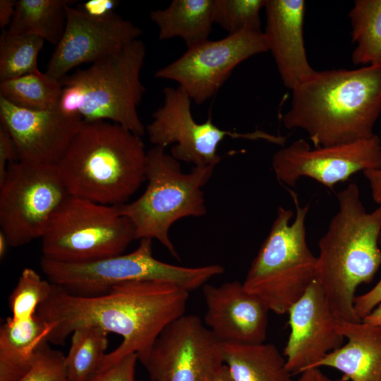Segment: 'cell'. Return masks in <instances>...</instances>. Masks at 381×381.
Returning a JSON list of instances; mask_svg holds the SVG:
<instances>
[{
  "mask_svg": "<svg viewBox=\"0 0 381 381\" xmlns=\"http://www.w3.org/2000/svg\"><path fill=\"white\" fill-rule=\"evenodd\" d=\"M188 297L183 289L154 281L122 283L93 296L74 295L53 284L37 315L52 325L48 341L55 345L87 326L121 336V343L106 353L99 370L128 354L145 355L161 332L184 315Z\"/></svg>",
  "mask_w": 381,
  "mask_h": 381,
  "instance_id": "cell-1",
  "label": "cell"
},
{
  "mask_svg": "<svg viewBox=\"0 0 381 381\" xmlns=\"http://www.w3.org/2000/svg\"><path fill=\"white\" fill-rule=\"evenodd\" d=\"M291 91L283 123L288 129L303 130L314 147L375 135L381 113V66L315 71Z\"/></svg>",
  "mask_w": 381,
  "mask_h": 381,
  "instance_id": "cell-2",
  "label": "cell"
},
{
  "mask_svg": "<svg viewBox=\"0 0 381 381\" xmlns=\"http://www.w3.org/2000/svg\"><path fill=\"white\" fill-rule=\"evenodd\" d=\"M337 198L338 210L318 243L315 279L339 320L358 322L356 289L370 283L381 266V205L367 212L355 183Z\"/></svg>",
  "mask_w": 381,
  "mask_h": 381,
  "instance_id": "cell-3",
  "label": "cell"
},
{
  "mask_svg": "<svg viewBox=\"0 0 381 381\" xmlns=\"http://www.w3.org/2000/svg\"><path fill=\"white\" fill-rule=\"evenodd\" d=\"M141 137L109 121L84 122L56 165L69 195L120 206L146 181Z\"/></svg>",
  "mask_w": 381,
  "mask_h": 381,
  "instance_id": "cell-4",
  "label": "cell"
},
{
  "mask_svg": "<svg viewBox=\"0 0 381 381\" xmlns=\"http://www.w3.org/2000/svg\"><path fill=\"white\" fill-rule=\"evenodd\" d=\"M145 56L146 46L138 39L66 75L59 80L63 90L59 108L84 122L109 121L141 137L145 127L138 107L145 92L140 80Z\"/></svg>",
  "mask_w": 381,
  "mask_h": 381,
  "instance_id": "cell-5",
  "label": "cell"
},
{
  "mask_svg": "<svg viewBox=\"0 0 381 381\" xmlns=\"http://www.w3.org/2000/svg\"><path fill=\"white\" fill-rule=\"evenodd\" d=\"M215 167H194L188 173L166 148L154 146L147 151L146 188L136 200L118 206L131 222L135 240L156 239L177 260L179 255L169 237L171 226L183 218L207 213L202 188Z\"/></svg>",
  "mask_w": 381,
  "mask_h": 381,
  "instance_id": "cell-6",
  "label": "cell"
},
{
  "mask_svg": "<svg viewBox=\"0 0 381 381\" xmlns=\"http://www.w3.org/2000/svg\"><path fill=\"white\" fill-rule=\"evenodd\" d=\"M289 193L296 214L279 207L270 232L262 242L243 282L260 297L270 310L283 315L315 279L317 257L306 239V219L309 206H301L297 195Z\"/></svg>",
  "mask_w": 381,
  "mask_h": 381,
  "instance_id": "cell-7",
  "label": "cell"
},
{
  "mask_svg": "<svg viewBox=\"0 0 381 381\" xmlns=\"http://www.w3.org/2000/svg\"><path fill=\"white\" fill-rule=\"evenodd\" d=\"M40 267L52 284L80 296L102 294L114 286L133 281L165 282L190 292L224 272L218 264L184 267L160 261L153 256L152 240L146 238L127 254L78 263L42 258Z\"/></svg>",
  "mask_w": 381,
  "mask_h": 381,
  "instance_id": "cell-8",
  "label": "cell"
},
{
  "mask_svg": "<svg viewBox=\"0 0 381 381\" xmlns=\"http://www.w3.org/2000/svg\"><path fill=\"white\" fill-rule=\"evenodd\" d=\"M41 239L42 258L78 263L123 254L135 236L133 224L118 206L68 195Z\"/></svg>",
  "mask_w": 381,
  "mask_h": 381,
  "instance_id": "cell-9",
  "label": "cell"
},
{
  "mask_svg": "<svg viewBox=\"0 0 381 381\" xmlns=\"http://www.w3.org/2000/svg\"><path fill=\"white\" fill-rule=\"evenodd\" d=\"M56 166L17 160L0 181V226L11 247L42 238L68 196Z\"/></svg>",
  "mask_w": 381,
  "mask_h": 381,
  "instance_id": "cell-10",
  "label": "cell"
},
{
  "mask_svg": "<svg viewBox=\"0 0 381 381\" xmlns=\"http://www.w3.org/2000/svg\"><path fill=\"white\" fill-rule=\"evenodd\" d=\"M163 94V104L153 113L145 132L154 146L166 148L174 144L171 155L179 162L195 167H215L221 160L218 147L226 137L282 142V138L261 131L246 133L221 129L211 116L198 123L192 114L191 99L180 87H167Z\"/></svg>",
  "mask_w": 381,
  "mask_h": 381,
  "instance_id": "cell-11",
  "label": "cell"
},
{
  "mask_svg": "<svg viewBox=\"0 0 381 381\" xmlns=\"http://www.w3.org/2000/svg\"><path fill=\"white\" fill-rule=\"evenodd\" d=\"M267 51L263 31L245 30L187 48L155 77L175 81L193 102L201 104L219 91L239 64Z\"/></svg>",
  "mask_w": 381,
  "mask_h": 381,
  "instance_id": "cell-12",
  "label": "cell"
},
{
  "mask_svg": "<svg viewBox=\"0 0 381 381\" xmlns=\"http://www.w3.org/2000/svg\"><path fill=\"white\" fill-rule=\"evenodd\" d=\"M138 361L152 381H207L224 364L221 343L198 316L185 314Z\"/></svg>",
  "mask_w": 381,
  "mask_h": 381,
  "instance_id": "cell-13",
  "label": "cell"
},
{
  "mask_svg": "<svg viewBox=\"0 0 381 381\" xmlns=\"http://www.w3.org/2000/svg\"><path fill=\"white\" fill-rule=\"evenodd\" d=\"M277 179L294 187L302 177L329 189L359 172L381 168V142L377 135L353 143L311 147L304 139L294 140L272 156Z\"/></svg>",
  "mask_w": 381,
  "mask_h": 381,
  "instance_id": "cell-14",
  "label": "cell"
},
{
  "mask_svg": "<svg viewBox=\"0 0 381 381\" xmlns=\"http://www.w3.org/2000/svg\"><path fill=\"white\" fill-rule=\"evenodd\" d=\"M142 34L140 28L114 12L104 18H94L68 6L63 36L45 73L60 80L74 68L114 54L138 40Z\"/></svg>",
  "mask_w": 381,
  "mask_h": 381,
  "instance_id": "cell-15",
  "label": "cell"
},
{
  "mask_svg": "<svg viewBox=\"0 0 381 381\" xmlns=\"http://www.w3.org/2000/svg\"><path fill=\"white\" fill-rule=\"evenodd\" d=\"M0 120L13 140L18 160L56 166L84 121L55 108H24L0 97Z\"/></svg>",
  "mask_w": 381,
  "mask_h": 381,
  "instance_id": "cell-16",
  "label": "cell"
},
{
  "mask_svg": "<svg viewBox=\"0 0 381 381\" xmlns=\"http://www.w3.org/2000/svg\"><path fill=\"white\" fill-rule=\"evenodd\" d=\"M290 334L284 349L292 375L311 368L328 353L342 346L339 319L315 279L289 309Z\"/></svg>",
  "mask_w": 381,
  "mask_h": 381,
  "instance_id": "cell-17",
  "label": "cell"
},
{
  "mask_svg": "<svg viewBox=\"0 0 381 381\" xmlns=\"http://www.w3.org/2000/svg\"><path fill=\"white\" fill-rule=\"evenodd\" d=\"M204 324L220 343L255 344L267 337V304L238 281L219 286L205 284Z\"/></svg>",
  "mask_w": 381,
  "mask_h": 381,
  "instance_id": "cell-18",
  "label": "cell"
},
{
  "mask_svg": "<svg viewBox=\"0 0 381 381\" xmlns=\"http://www.w3.org/2000/svg\"><path fill=\"white\" fill-rule=\"evenodd\" d=\"M265 9L263 33L268 51L283 84L292 90L315 71L308 61L304 44L306 3L303 0H266Z\"/></svg>",
  "mask_w": 381,
  "mask_h": 381,
  "instance_id": "cell-19",
  "label": "cell"
},
{
  "mask_svg": "<svg viewBox=\"0 0 381 381\" xmlns=\"http://www.w3.org/2000/svg\"><path fill=\"white\" fill-rule=\"evenodd\" d=\"M337 327L346 343L311 368H334L344 381H381V327L340 320Z\"/></svg>",
  "mask_w": 381,
  "mask_h": 381,
  "instance_id": "cell-20",
  "label": "cell"
},
{
  "mask_svg": "<svg viewBox=\"0 0 381 381\" xmlns=\"http://www.w3.org/2000/svg\"><path fill=\"white\" fill-rule=\"evenodd\" d=\"M52 325L37 315L31 318H7L0 327V381H18L32 366L47 343Z\"/></svg>",
  "mask_w": 381,
  "mask_h": 381,
  "instance_id": "cell-21",
  "label": "cell"
},
{
  "mask_svg": "<svg viewBox=\"0 0 381 381\" xmlns=\"http://www.w3.org/2000/svg\"><path fill=\"white\" fill-rule=\"evenodd\" d=\"M214 0H174L150 12L160 40L180 37L187 48L208 40L214 20Z\"/></svg>",
  "mask_w": 381,
  "mask_h": 381,
  "instance_id": "cell-22",
  "label": "cell"
},
{
  "mask_svg": "<svg viewBox=\"0 0 381 381\" xmlns=\"http://www.w3.org/2000/svg\"><path fill=\"white\" fill-rule=\"evenodd\" d=\"M221 348L234 381H295L274 344L221 343Z\"/></svg>",
  "mask_w": 381,
  "mask_h": 381,
  "instance_id": "cell-23",
  "label": "cell"
},
{
  "mask_svg": "<svg viewBox=\"0 0 381 381\" xmlns=\"http://www.w3.org/2000/svg\"><path fill=\"white\" fill-rule=\"evenodd\" d=\"M71 0H18L13 20L6 29L16 35L39 37L55 46L61 39L66 8Z\"/></svg>",
  "mask_w": 381,
  "mask_h": 381,
  "instance_id": "cell-24",
  "label": "cell"
},
{
  "mask_svg": "<svg viewBox=\"0 0 381 381\" xmlns=\"http://www.w3.org/2000/svg\"><path fill=\"white\" fill-rule=\"evenodd\" d=\"M351 59L356 65L381 66V0H356L349 11Z\"/></svg>",
  "mask_w": 381,
  "mask_h": 381,
  "instance_id": "cell-25",
  "label": "cell"
},
{
  "mask_svg": "<svg viewBox=\"0 0 381 381\" xmlns=\"http://www.w3.org/2000/svg\"><path fill=\"white\" fill-rule=\"evenodd\" d=\"M108 346V333L95 326L78 328L71 334V346L65 356L71 381H87L98 370Z\"/></svg>",
  "mask_w": 381,
  "mask_h": 381,
  "instance_id": "cell-26",
  "label": "cell"
},
{
  "mask_svg": "<svg viewBox=\"0 0 381 381\" xmlns=\"http://www.w3.org/2000/svg\"><path fill=\"white\" fill-rule=\"evenodd\" d=\"M62 90L59 80L40 71L0 83V97L35 110L56 107Z\"/></svg>",
  "mask_w": 381,
  "mask_h": 381,
  "instance_id": "cell-27",
  "label": "cell"
},
{
  "mask_svg": "<svg viewBox=\"0 0 381 381\" xmlns=\"http://www.w3.org/2000/svg\"><path fill=\"white\" fill-rule=\"evenodd\" d=\"M44 42L37 36L11 34L4 30L0 37L1 82L40 71L38 56Z\"/></svg>",
  "mask_w": 381,
  "mask_h": 381,
  "instance_id": "cell-28",
  "label": "cell"
},
{
  "mask_svg": "<svg viewBox=\"0 0 381 381\" xmlns=\"http://www.w3.org/2000/svg\"><path fill=\"white\" fill-rule=\"evenodd\" d=\"M53 284L43 279L32 268L22 271L18 283L8 297L11 318L22 320L33 318L39 307L49 297Z\"/></svg>",
  "mask_w": 381,
  "mask_h": 381,
  "instance_id": "cell-29",
  "label": "cell"
},
{
  "mask_svg": "<svg viewBox=\"0 0 381 381\" xmlns=\"http://www.w3.org/2000/svg\"><path fill=\"white\" fill-rule=\"evenodd\" d=\"M266 0H214V20L229 35L262 31L260 11Z\"/></svg>",
  "mask_w": 381,
  "mask_h": 381,
  "instance_id": "cell-30",
  "label": "cell"
},
{
  "mask_svg": "<svg viewBox=\"0 0 381 381\" xmlns=\"http://www.w3.org/2000/svg\"><path fill=\"white\" fill-rule=\"evenodd\" d=\"M48 343L40 349L30 368L18 381H71L66 368V356L51 348Z\"/></svg>",
  "mask_w": 381,
  "mask_h": 381,
  "instance_id": "cell-31",
  "label": "cell"
},
{
  "mask_svg": "<svg viewBox=\"0 0 381 381\" xmlns=\"http://www.w3.org/2000/svg\"><path fill=\"white\" fill-rule=\"evenodd\" d=\"M136 353L128 354L109 366L98 370L87 381H135Z\"/></svg>",
  "mask_w": 381,
  "mask_h": 381,
  "instance_id": "cell-32",
  "label": "cell"
},
{
  "mask_svg": "<svg viewBox=\"0 0 381 381\" xmlns=\"http://www.w3.org/2000/svg\"><path fill=\"white\" fill-rule=\"evenodd\" d=\"M380 245L381 246V236ZM380 303H381V279L370 290L355 297L353 307L356 314L362 320Z\"/></svg>",
  "mask_w": 381,
  "mask_h": 381,
  "instance_id": "cell-33",
  "label": "cell"
},
{
  "mask_svg": "<svg viewBox=\"0 0 381 381\" xmlns=\"http://www.w3.org/2000/svg\"><path fill=\"white\" fill-rule=\"evenodd\" d=\"M18 160L16 144L8 131L0 126V181L5 176L8 166Z\"/></svg>",
  "mask_w": 381,
  "mask_h": 381,
  "instance_id": "cell-34",
  "label": "cell"
},
{
  "mask_svg": "<svg viewBox=\"0 0 381 381\" xmlns=\"http://www.w3.org/2000/svg\"><path fill=\"white\" fill-rule=\"evenodd\" d=\"M118 4L116 0H89L78 9L91 17L104 18L114 13Z\"/></svg>",
  "mask_w": 381,
  "mask_h": 381,
  "instance_id": "cell-35",
  "label": "cell"
},
{
  "mask_svg": "<svg viewBox=\"0 0 381 381\" xmlns=\"http://www.w3.org/2000/svg\"><path fill=\"white\" fill-rule=\"evenodd\" d=\"M368 179L374 201L381 205V168L363 172Z\"/></svg>",
  "mask_w": 381,
  "mask_h": 381,
  "instance_id": "cell-36",
  "label": "cell"
},
{
  "mask_svg": "<svg viewBox=\"0 0 381 381\" xmlns=\"http://www.w3.org/2000/svg\"><path fill=\"white\" fill-rule=\"evenodd\" d=\"M16 1L0 0V27L6 30L10 25L16 11Z\"/></svg>",
  "mask_w": 381,
  "mask_h": 381,
  "instance_id": "cell-37",
  "label": "cell"
},
{
  "mask_svg": "<svg viewBox=\"0 0 381 381\" xmlns=\"http://www.w3.org/2000/svg\"><path fill=\"white\" fill-rule=\"evenodd\" d=\"M295 381H344L342 378L332 379L325 375L320 368H310L300 373Z\"/></svg>",
  "mask_w": 381,
  "mask_h": 381,
  "instance_id": "cell-38",
  "label": "cell"
},
{
  "mask_svg": "<svg viewBox=\"0 0 381 381\" xmlns=\"http://www.w3.org/2000/svg\"><path fill=\"white\" fill-rule=\"evenodd\" d=\"M361 321L369 325L381 327V303L365 316Z\"/></svg>",
  "mask_w": 381,
  "mask_h": 381,
  "instance_id": "cell-39",
  "label": "cell"
},
{
  "mask_svg": "<svg viewBox=\"0 0 381 381\" xmlns=\"http://www.w3.org/2000/svg\"><path fill=\"white\" fill-rule=\"evenodd\" d=\"M207 381H234V380L227 366L223 364Z\"/></svg>",
  "mask_w": 381,
  "mask_h": 381,
  "instance_id": "cell-40",
  "label": "cell"
},
{
  "mask_svg": "<svg viewBox=\"0 0 381 381\" xmlns=\"http://www.w3.org/2000/svg\"><path fill=\"white\" fill-rule=\"evenodd\" d=\"M10 246L8 241L4 233L0 231V258H4L6 254L8 248Z\"/></svg>",
  "mask_w": 381,
  "mask_h": 381,
  "instance_id": "cell-41",
  "label": "cell"
}]
</instances>
